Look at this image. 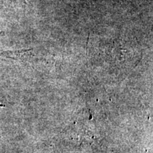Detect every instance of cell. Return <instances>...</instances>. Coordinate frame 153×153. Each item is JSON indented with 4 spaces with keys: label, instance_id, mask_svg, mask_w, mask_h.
I'll use <instances>...</instances> for the list:
<instances>
[{
    "label": "cell",
    "instance_id": "cell-2",
    "mask_svg": "<svg viewBox=\"0 0 153 153\" xmlns=\"http://www.w3.org/2000/svg\"><path fill=\"white\" fill-rule=\"evenodd\" d=\"M14 1L21 7H25L27 4L26 0H14Z\"/></svg>",
    "mask_w": 153,
    "mask_h": 153
},
{
    "label": "cell",
    "instance_id": "cell-1",
    "mask_svg": "<svg viewBox=\"0 0 153 153\" xmlns=\"http://www.w3.org/2000/svg\"><path fill=\"white\" fill-rule=\"evenodd\" d=\"M31 51V49H22L17 50V51H4V52L0 53V57H7V58L16 59L20 57L22 55H24L28 51Z\"/></svg>",
    "mask_w": 153,
    "mask_h": 153
},
{
    "label": "cell",
    "instance_id": "cell-3",
    "mask_svg": "<svg viewBox=\"0 0 153 153\" xmlns=\"http://www.w3.org/2000/svg\"><path fill=\"white\" fill-rule=\"evenodd\" d=\"M4 104H2V101H1V99L0 98V107H4Z\"/></svg>",
    "mask_w": 153,
    "mask_h": 153
}]
</instances>
